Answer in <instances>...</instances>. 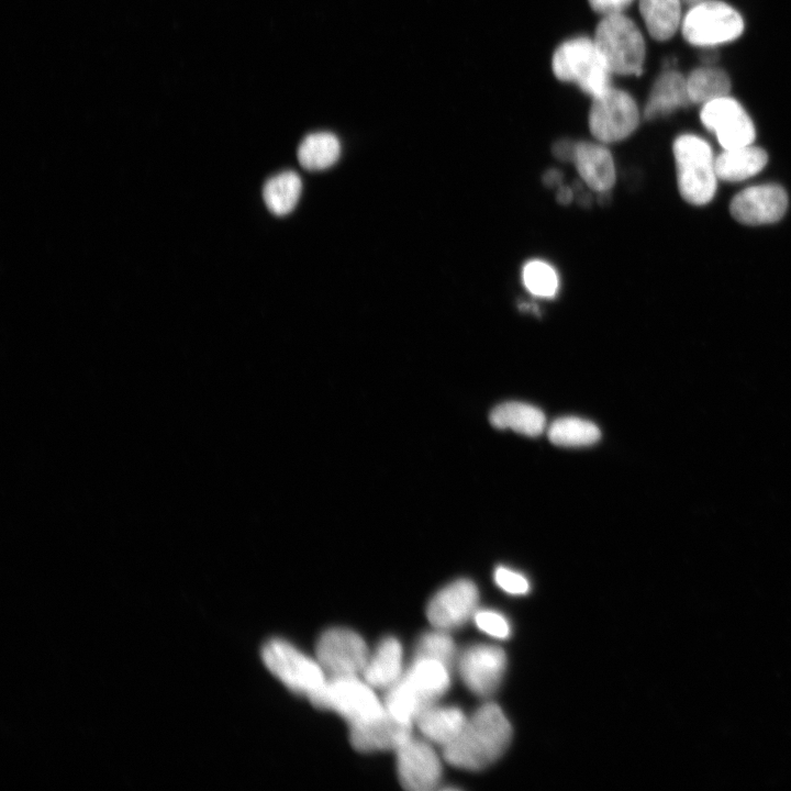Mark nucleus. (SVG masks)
Instances as JSON below:
<instances>
[{"label":"nucleus","instance_id":"f257e3e1","mask_svg":"<svg viewBox=\"0 0 791 791\" xmlns=\"http://www.w3.org/2000/svg\"><path fill=\"white\" fill-rule=\"evenodd\" d=\"M511 734V725L501 708L487 703L467 720L458 737L444 747V758L457 768L483 769L503 754Z\"/></svg>","mask_w":791,"mask_h":791},{"label":"nucleus","instance_id":"f03ea898","mask_svg":"<svg viewBox=\"0 0 791 791\" xmlns=\"http://www.w3.org/2000/svg\"><path fill=\"white\" fill-rule=\"evenodd\" d=\"M449 684L447 665L416 657L399 681L388 689L386 703L396 715L416 720L423 710L447 691Z\"/></svg>","mask_w":791,"mask_h":791},{"label":"nucleus","instance_id":"7ed1b4c3","mask_svg":"<svg viewBox=\"0 0 791 791\" xmlns=\"http://www.w3.org/2000/svg\"><path fill=\"white\" fill-rule=\"evenodd\" d=\"M552 70L564 82L576 85L595 98L612 87V76L593 37L575 36L560 43L552 57Z\"/></svg>","mask_w":791,"mask_h":791},{"label":"nucleus","instance_id":"20e7f679","mask_svg":"<svg viewBox=\"0 0 791 791\" xmlns=\"http://www.w3.org/2000/svg\"><path fill=\"white\" fill-rule=\"evenodd\" d=\"M593 40L613 75L638 76L643 73L645 38L638 25L624 12L603 15L595 26Z\"/></svg>","mask_w":791,"mask_h":791},{"label":"nucleus","instance_id":"39448f33","mask_svg":"<svg viewBox=\"0 0 791 791\" xmlns=\"http://www.w3.org/2000/svg\"><path fill=\"white\" fill-rule=\"evenodd\" d=\"M681 197L694 205L710 202L716 191L715 158L710 144L694 134L678 136L672 145Z\"/></svg>","mask_w":791,"mask_h":791},{"label":"nucleus","instance_id":"423d86ee","mask_svg":"<svg viewBox=\"0 0 791 791\" xmlns=\"http://www.w3.org/2000/svg\"><path fill=\"white\" fill-rule=\"evenodd\" d=\"M309 699L314 706L339 714L349 726L374 720L386 711L372 687L357 676L326 679Z\"/></svg>","mask_w":791,"mask_h":791},{"label":"nucleus","instance_id":"0eeeda50","mask_svg":"<svg viewBox=\"0 0 791 791\" xmlns=\"http://www.w3.org/2000/svg\"><path fill=\"white\" fill-rule=\"evenodd\" d=\"M680 29L689 44L713 47L738 38L744 31V20L728 3L705 0L691 5Z\"/></svg>","mask_w":791,"mask_h":791},{"label":"nucleus","instance_id":"6e6552de","mask_svg":"<svg viewBox=\"0 0 791 791\" xmlns=\"http://www.w3.org/2000/svg\"><path fill=\"white\" fill-rule=\"evenodd\" d=\"M640 110L634 97L625 90L611 87L592 98L589 110V129L595 141L611 144L623 141L635 132Z\"/></svg>","mask_w":791,"mask_h":791},{"label":"nucleus","instance_id":"1a4fd4ad","mask_svg":"<svg viewBox=\"0 0 791 791\" xmlns=\"http://www.w3.org/2000/svg\"><path fill=\"white\" fill-rule=\"evenodd\" d=\"M261 658L270 672L298 694L309 698L326 681L325 672L317 660L281 638L267 642L261 649Z\"/></svg>","mask_w":791,"mask_h":791},{"label":"nucleus","instance_id":"9d476101","mask_svg":"<svg viewBox=\"0 0 791 791\" xmlns=\"http://www.w3.org/2000/svg\"><path fill=\"white\" fill-rule=\"evenodd\" d=\"M369 655L363 637L349 628L326 630L316 644V660L331 678L363 673Z\"/></svg>","mask_w":791,"mask_h":791},{"label":"nucleus","instance_id":"9b49d317","mask_svg":"<svg viewBox=\"0 0 791 791\" xmlns=\"http://www.w3.org/2000/svg\"><path fill=\"white\" fill-rule=\"evenodd\" d=\"M702 124L713 132L724 149L753 144L756 130L743 105L729 96L721 97L702 105Z\"/></svg>","mask_w":791,"mask_h":791},{"label":"nucleus","instance_id":"f8f14e48","mask_svg":"<svg viewBox=\"0 0 791 791\" xmlns=\"http://www.w3.org/2000/svg\"><path fill=\"white\" fill-rule=\"evenodd\" d=\"M479 592L468 579L442 588L430 601L426 615L434 628L450 631L463 626L477 612Z\"/></svg>","mask_w":791,"mask_h":791},{"label":"nucleus","instance_id":"ddd939ff","mask_svg":"<svg viewBox=\"0 0 791 791\" xmlns=\"http://www.w3.org/2000/svg\"><path fill=\"white\" fill-rule=\"evenodd\" d=\"M458 667L467 688L475 694L487 697L501 683L506 656L502 648L494 645H472L460 656Z\"/></svg>","mask_w":791,"mask_h":791},{"label":"nucleus","instance_id":"4468645a","mask_svg":"<svg viewBox=\"0 0 791 791\" xmlns=\"http://www.w3.org/2000/svg\"><path fill=\"white\" fill-rule=\"evenodd\" d=\"M396 751L398 777L403 788L426 791L438 784L442 765L426 742L411 736Z\"/></svg>","mask_w":791,"mask_h":791},{"label":"nucleus","instance_id":"2eb2a0df","mask_svg":"<svg viewBox=\"0 0 791 791\" xmlns=\"http://www.w3.org/2000/svg\"><path fill=\"white\" fill-rule=\"evenodd\" d=\"M788 208V194L778 185H759L738 192L731 202L732 216L747 225L779 221Z\"/></svg>","mask_w":791,"mask_h":791},{"label":"nucleus","instance_id":"dca6fc26","mask_svg":"<svg viewBox=\"0 0 791 791\" xmlns=\"http://www.w3.org/2000/svg\"><path fill=\"white\" fill-rule=\"evenodd\" d=\"M350 727V743L363 753L397 750L412 736V723L404 722L387 710L380 716Z\"/></svg>","mask_w":791,"mask_h":791},{"label":"nucleus","instance_id":"f3484780","mask_svg":"<svg viewBox=\"0 0 791 791\" xmlns=\"http://www.w3.org/2000/svg\"><path fill=\"white\" fill-rule=\"evenodd\" d=\"M582 181L597 193L609 192L616 180L613 156L600 142H576L572 160Z\"/></svg>","mask_w":791,"mask_h":791},{"label":"nucleus","instance_id":"a211bd4d","mask_svg":"<svg viewBox=\"0 0 791 791\" xmlns=\"http://www.w3.org/2000/svg\"><path fill=\"white\" fill-rule=\"evenodd\" d=\"M687 79L678 70H665L655 80L644 107L647 120L657 119L690 104Z\"/></svg>","mask_w":791,"mask_h":791},{"label":"nucleus","instance_id":"6ab92c4d","mask_svg":"<svg viewBox=\"0 0 791 791\" xmlns=\"http://www.w3.org/2000/svg\"><path fill=\"white\" fill-rule=\"evenodd\" d=\"M403 672L402 646L396 637L389 636L369 655L363 676L372 688L388 690L399 681Z\"/></svg>","mask_w":791,"mask_h":791},{"label":"nucleus","instance_id":"aec40b11","mask_svg":"<svg viewBox=\"0 0 791 791\" xmlns=\"http://www.w3.org/2000/svg\"><path fill=\"white\" fill-rule=\"evenodd\" d=\"M467 720L459 708L432 704L420 713L415 722L427 739L445 747L458 737Z\"/></svg>","mask_w":791,"mask_h":791},{"label":"nucleus","instance_id":"412c9836","mask_svg":"<svg viewBox=\"0 0 791 791\" xmlns=\"http://www.w3.org/2000/svg\"><path fill=\"white\" fill-rule=\"evenodd\" d=\"M767 161V153L753 144L724 149L715 158L716 175L723 181H742L760 172Z\"/></svg>","mask_w":791,"mask_h":791},{"label":"nucleus","instance_id":"4be33fe9","mask_svg":"<svg viewBox=\"0 0 791 791\" xmlns=\"http://www.w3.org/2000/svg\"><path fill=\"white\" fill-rule=\"evenodd\" d=\"M489 420L499 430L510 428L526 436H538L546 425L543 411L520 401H508L497 405L491 411Z\"/></svg>","mask_w":791,"mask_h":791},{"label":"nucleus","instance_id":"5701e85b","mask_svg":"<svg viewBox=\"0 0 791 791\" xmlns=\"http://www.w3.org/2000/svg\"><path fill=\"white\" fill-rule=\"evenodd\" d=\"M682 0H639L638 10L648 34L656 41L671 38L681 26Z\"/></svg>","mask_w":791,"mask_h":791},{"label":"nucleus","instance_id":"b1692460","mask_svg":"<svg viewBox=\"0 0 791 791\" xmlns=\"http://www.w3.org/2000/svg\"><path fill=\"white\" fill-rule=\"evenodd\" d=\"M338 138L328 132H316L303 138L298 147V160L308 170L331 167L339 157Z\"/></svg>","mask_w":791,"mask_h":791},{"label":"nucleus","instance_id":"393cba45","mask_svg":"<svg viewBox=\"0 0 791 791\" xmlns=\"http://www.w3.org/2000/svg\"><path fill=\"white\" fill-rule=\"evenodd\" d=\"M548 439L562 447H582L597 443L601 437L599 427L578 416L556 419L547 428Z\"/></svg>","mask_w":791,"mask_h":791},{"label":"nucleus","instance_id":"a878e982","mask_svg":"<svg viewBox=\"0 0 791 791\" xmlns=\"http://www.w3.org/2000/svg\"><path fill=\"white\" fill-rule=\"evenodd\" d=\"M687 89L691 103L704 104L714 99L728 96L731 80L728 75L716 67H699L687 77Z\"/></svg>","mask_w":791,"mask_h":791},{"label":"nucleus","instance_id":"bb28decb","mask_svg":"<svg viewBox=\"0 0 791 791\" xmlns=\"http://www.w3.org/2000/svg\"><path fill=\"white\" fill-rule=\"evenodd\" d=\"M301 193V179L294 171H285L268 179L263 189L264 201L276 215L291 212Z\"/></svg>","mask_w":791,"mask_h":791},{"label":"nucleus","instance_id":"cd10ccee","mask_svg":"<svg viewBox=\"0 0 791 791\" xmlns=\"http://www.w3.org/2000/svg\"><path fill=\"white\" fill-rule=\"evenodd\" d=\"M522 282L534 297L550 299L559 290V277L555 268L541 259L528 260L522 268Z\"/></svg>","mask_w":791,"mask_h":791},{"label":"nucleus","instance_id":"c85d7f7f","mask_svg":"<svg viewBox=\"0 0 791 791\" xmlns=\"http://www.w3.org/2000/svg\"><path fill=\"white\" fill-rule=\"evenodd\" d=\"M456 647L447 631L435 628L421 636L416 645V657L438 660L447 666L455 658Z\"/></svg>","mask_w":791,"mask_h":791},{"label":"nucleus","instance_id":"c756f323","mask_svg":"<svg viewBox=\"0 0 791 791\" xmlns=\"http://www.w3.org/2000/svg\"><path fill=\"white\" fill-rule=\"evenodd\" d=\"M474 620L479 630L494 638L504 639L510 636L508 619L494 610H477Z\"/></svg>","mask_w":791,"mask_h":791},{"label":"nucleus","instance_id":"7c9ffc66","mask_svg":"<svg viewBox=\"0 0 791 791\" xmlns=\"http://www.w3.org/2000/svg\"><path fill=\"white\" fill-rule=\"evenodd\" d=\"M494 581L500 589L510 594H525L530 590V582L524 575L504 566L495 568Z\"/></svg>","mask_w":791,"mask_h":791},{"label":"nucleus","instance_id":"2f4dec72","mask_svg":"<svg viewBox=\"0 0 791 791\" xmlns=\"http://www.w3.org/2000/svg\"><path fill=\"white\" fill-rule=\"evenodd\" d=\"M590 7L602 15L623 12L633 0H588Z\"/></svg>","mask_w":791,"mask_h":791},{"label":"nucleus","instance_id":"473e14b6","mask_svg":"<svg viewBox=\"0 0 791 791\" xmlns=\"http://www.w3.org/2000/svg\"><path fill=\"white\" fill-rule=\"evenodd\" d=\"M575 144L570 140H559L553 146V154L562 161H571Z\"/></svg>","mask_w":791,"mask_h":791},{"label":"nucleus","instance_id":"72a5a7b5","mask_svg":"<svg viewBox=\"0 0 791 791\" xmlns=\"http://www.w3.org/2000/svg\"><path fill=\"white\" fill-rule=\"evenodd\" d=\"M556 193H557V194H556L557 201H558L560 204H564V205L570 203V202L572 201V199H573V196H575L573 189H572L571 187H569V186L564 185V183H561V185L557 188V192H556Z\"/></svg>","mask_w":791,"mask_h":791},{"label":"nucleus","instance_id":"f704fd0d","mask_svg":"<svg viewBox=\"0 0 791 791\" xmlns=\"http://www.w3.org/2000/svg\"><path fill=\"white\" fill-rule=\"evenodd\" d=\"M562 175L557 169H549L545 172L543 181L547 187H559L561 185Z\"/></svg>","mask_w":791,"mask_h":791},{"label":"nucleus","instance_id":"c9c22d12","mask_svg":"<svg viewBox=\"0 0 791 791\" xmlns=\"http://www.w3.org/2000/svg\"><path fill=\"white\" fill-rule=\"evenodd\" d=\"M520 310L526 311V312H533L538 313V309L535 304L523 302L519 305Z\"/></svg>","mask_w":791,"mask_h":791},{"label":"nucleus","instance_id":"e433bc0d","mask_svg":"<svg viewBox=\"0 0 791 791\" xmlns=\"http://www.w3.org/2000/svg\"><path fill=\"white\" fill-rule=\"evenodd\" d=\"M702 1H705V0H682L683 3H687L689 5H693V4H697Z\"/></svg>","mask_w":791,"mask_h":791}]
</instances>
